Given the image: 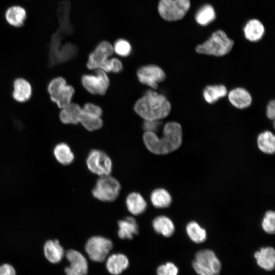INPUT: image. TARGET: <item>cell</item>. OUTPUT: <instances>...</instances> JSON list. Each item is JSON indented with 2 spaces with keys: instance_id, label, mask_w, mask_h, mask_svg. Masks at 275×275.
<instances>
[{
  "instance_id": "19",
  "label": "cell",
  "mask_w": 275,
  "mask_h": 275,
  "mask_svg": "<svg viewBox=\"0 0 275 275\" xmlns=\"http://www.w3.org/2000/svg\"><path fill=\"white\" fill-rule=\"evenodd\" d=\"M43 252L46 260L52 264L59 263L65 254L63 248L57 239L47 240L44 245Z\"/></svg>"
},
{
  "instance_id": "3",
  "label": "cell",
  "mask_w": 275,
  "mask_h": 275,
  "mask_svg": "<svg viewBox=\"0 0 275 275\" xmlns=\"http://www.w3.org/2000/svg\"><path fill=\"white\" fill-rule=\"evenodd\" d=\"M69 10L68 2L64 1L60 4L58 11L60 26L52 36L50 45V56L57 62L64 46L61 45V40L72 33L73 29L69 19Z\"/></svg>"
},
{
  "instance_id": "12",
  "label": "cell",
  "mask_w": 275,
  "mask_h": 275,
  "mask_svg": "<svg viewBox=\"0 0 275 275\" xmlns=\"http://www.w3.org/2000/svg\"><path fill=\"white\" fill-rule=\"evenodd\" d=\"M101 107L92 103H86L81 107L79 123L88 130L92 131L100 129L103 125L101 118Z\"/></svg>"
},
{
  "instance_id": "34",
  "label": "cell",
  "mask_w": 275,
  "mask_h": 275,
  "mask_svg": "<svg viewBox=\"0 0 275 275\" xmlns=\"http://www.w3.org/2000/svg\"><path fill=\"white\" fill-rule=\"evenodd\" d=\"M263 230L268 234H273L275 229V213L273 211H268L265 213L262 222Z\"/></svg>"
},
{
  "instance_id": "23",
  "label": "cell",
  "mask_w": 275,
  "mask_h": 275,
  "mask_svg": "<svg viewBox=\"0 0 275 275\" xmlns=\"http://www.w3.org/2000/svg\"><path fill=\"white\" fill-rule=\"evenodd\" d=\"M126 205L129 212L134 215L143 213L147 208V202L139 193L133 192L126 199Z\"/></svg>"
},
{
  "instance_id": "15",
  "label": "cell",
  "mask_w": 275,
  "mask_h": 275,
  "mask_svg": "<svg viewBox=\"0 0 275 275\" xmlns=\"http://www.w3.org/2000/svg\"><path fill=\"white\" fill-rule=\"evenodd\" d=\"M65 257L69 262V265L65 268L66 275H87L88 263L80 252L75 250H69L66 252Z\"/></svg>"
},
{
  "instance_id": "37",
  "label": "cell",
  "mask_w": 275,
  "mask_h": 275,
  "mask_svg": "<svg viewBox=\"0 0 275 275\" xmlns=\"http://www.w3.org/2000/svg\"><path fill=\"white\" fill-rule=\"evenodd\" d=\"M122 70L123 66L120 60L116 58L110 59L108 72L119 73Z\"/></svg>"
},
{
  "instance_id": "39",
  "label": "cell",
  "mask_w": 275,
  "mask_h": 275,
  "mask_svg": "<svg viewBox=\"0 0 275 275\" xmlns=\"http://www.w3.org/2000/svg\"><path fill=\"white\" fill-rule=\"evenodd\" d=\"M266 116L271 120H274L275 118V101H270L266 107Z\"/></svg>"
},
{
  "instance_id": "33",
  "label": "cell",
  "mask_w": 275,
  "mask_h": 275,
  "mask_svg": "<svg viewBox=\"0 0 275 275\" xmlns=\"http://www.w3.org/2000/svg\"><path fill=\"white\" fill-rule=\"evenodd\" d=\"M113 47L114 52L122 57L129 56L132 51V47L130 43L124 39L117 40Z\"/></svg>"
},
{
  "instance_id": "30",
  "label": "cell",
  "mask_w": 275,
  "mask_h": 275,
  "mask_svg": "<svg viewBox=\"0 0 275 275\" xmlns=\"http://www.w3.org/2000/svg\"><path fill=\"white\" fill-rule=\"evenodd\" d=\"M150 200L155 207L163 208L170 205L172 202V197L166 189L159 188L152 191L150 195Z\"/></svg>"
},
{
  "instance_id": "13",
  "label": "cell",
  "mask_w": 275,
  "mask_h": 275,
  "mask_svg": "<svg viewBox=\"0 0 275 275\" xmlns=\"http://www.w3.org/2000/svg\"><path fill=\"white\" fill-rule=\"evenodd\" d=\"M136 75L141 83L153 89H156L158 84L166 78L164 71L155 65H147L141 67L136 72Z\"/></svg>"
},
{
  "instance_id": "22",
  "label": "cell",
  "mask_w": 275,
  "mask_h": 275,
  "mask_svg": "<svg viewBox=\"0 0 275 275\" xmlns=\"http://www.w3.org/2000/svg\"><path fill=\"white\" fill-rule=\"evenodd\" d=\"M81 112V107L75 103H70L61 109L59 113V118L65 124H77L79 123Z\"/></svg>"
},
{
  "instance_id": "11",
  "label": "cell",
  "mask_w": 275,
  "mask_h": 275,
  "mask_svg": "<svg viewBox=\"0 0 275 275\" xmlns=\"http://www.w3.org/2000/svg\"><path fill=\"white\" fill-rule=\"evenodd\" d=\"M106 73L98 69L94 74L84 75L81 79L83 87L91 94L104 95L109 85V78Z\"/></svg>"
},
{
  "instance_id": "32",
  "label": "cell",
  "mask_w": 275,
  "mask_h": 275,
  "mask_svg": "<svg viewBox=\"0 0 275 275\" xmlns=\"http://www.w3.org/2000/svg\"><path fill=\"white\" fill-rule=\"evenodd\" d=\"M215 13L210 5H205L200 8L196 15V20L200 25H206L214 20Z\"/></svg>"
},
{
  "instance_id": "5",
  "label": "cell",
  "mask_w": 275,
  "mask_h": 275,
  "mask_svg": "<svg viewBox=\"0 0 275 275\" xmlns=\"http://www.w3.org/2000/svg\"><path fill=\"white\" fill-rule=\"evenodd\" d=\"M191 265L198 275H219L222 269L219 259L215 253L210 249L197 252Z\"/></svg>"
},
{
  "instance_id": "25",
  "label": "cell",
  "mask_w": 275,
  "mask_h": 275,
  "mask_svg": "<svg viewBox=\"0 0 275 275\" xmlns=\"http://www.w3.org/2000/svg\"><path fill=\"white\" fill-rule=\"evenodd\" d=\"M152 227L156 233L167 237L171 236L175 231L173 222L164 215L156 217L153 220Z\"/></svg>"
},
{
  "instance_id": "18",
  "label": "cell",
  "mask_w": 275,
  "mask_h": 275,
  "mask_svg": "<svg viewBox=\"0 0 275 275\" xmlns=\"http://www.w3.org/2000/svg\"><path fill=\"white\" fill-rule=\"evenodd\" d=\"M231 104L238 109H244L250 106L252 102L250 93L244 88L238 87L232 89L228 94Z\"/></svg>"
},
{
  "instance_id": "10",
  "label": "cell",
  "mask_w": 275,
  "mask_h": 275,
  "mask_svg": "<svg viewBox=\"0 0 275 275\" xmlns=\"http://www.w3.org/2000/svg\"><path fill=\"white\" fill-rule=\"evenodd\" d=\"M88 169L99 176L109 175L112 171L111 159L104 152L97 149L91 150L87 158Z\"/></svg>"
},
{
  "instance_id": "8",
  "label": "cell",
  "mask_w": 275,
  "mask_h": 275,
  "mask_svg": "<svg viewBox=\"0 0 275 275\" xmlns=\"http://www.w3.org/2000/svg\"><path fill=\"white\" fill-rule=\"evenodd\" d=\"M189 0H160L158 11L162 19L169 21L182 19L190 8Z\"/></svg>"
},
{
  "instance_id": "2",
  "label": "cell",
  "mask_w": 275,
  "mask_h": 275,
  "mask_svg": "<svg viewBox=\"0 0 275 275\" xmlns=\"http://www.w3.org/2000/svg\"><path fill=\"white\" fill-rule=\"evenodd\" d=\"M134 110L145 120H160L169 115L171 104L164 95L148 90L136 101Z\"/></svg>"
},
{
  "instance_id": "17",
  "label": "cell",
  "mask_w": 275,
  "mask_h": 275,
  "mask_svg": "<svg viewBox=\"0 0 275 275\" xmlns=\"http://www.w3.org/2000/svg\"><path fill=\"white\" fill-rule=\"evenodd\" d=\"M12 97L17 102L22 103L28 101L32 94V87L26 79L17 78L13 82Z\"/></svg>"
},
{
  "instance_id": "7",
  "label": "cell",
  "mask_w": 275,
  "mask_h": 275,
  "mask_svg": "<svg viewBox=\"0 0 275 275\" xmlns=\"http://www.w3.org/2000/svg\"><path fill=\"white\" fill-rule=\"evenodd\" d=\"M121 190L119 182L109 175L100 176L92 189L93 196L103 202H112L118 197Z\"/></svg>"
},
{
  "instance_id": "14",
  "label": "cell",
  "mask_w": 275,
  "mask_h": 275,
  "mask_svg": "<svg viewBox=\"0 0 275 275\" xmlns=\"http://www.w3.org/2000/svg\"><path fill=\"white\" fill-rule=\"evenodd\" d=\"M113 53V45L109 42H100L89 54L87 67L90 70L101 69Z\"/></svg>"
},
{
  "instance_id": "1",
  "label": "cell",
  "mask_w": 275,
  "mask_h": 275,
  "mask_svg": "<svg viewBox=\"0 0 275 275\" xmlns=\"http://www.w3.org/2000/svg\"><path fill=\"white\" fill-rule=\"evenodd\" d=\"M143 139L146 148L151 152L158 155L168 154L181 145L182 127L178 122H168L163 127L161 137H158L155 132L145 131Z\"/></svg>"
},
{
  "instance_id": "38",
  "label": "cell",
  "mask_w": 275,
  "mask_h": 275,
  "mask_svg": "<svg viewBox=\"0 0 275 275\" xmlns=\"http://www.w3.org/2000/svg\"><path fill=\"white\" fill-rule=\"evenodd\" d=\"M0 275H16V271L11 264L4 263L0 265Z\"/></svg>"
},
{
  "instance_id": "9",
  "label": "cell",
  "mask_w": 275,
  "mask_h": 275,
  "mask_svg": "<svg viewBox=\"0 0 275 275\" xmlns=\"http://www.w3.org/2000/svg\"><path fill=\"white\" fill-rule=\"evenodd\" d=\"M112 241L101 236L90 237L85 244V251L90 259L95 262L104 261L113 248Z\"/></svg>"
},
{
  "instance_id": "16",
  "label": "cell",
  "mask_w": 275,
  "mask_h": 275,
  "mask_svg": "<svg viewBox=\"0 0 275 275\" xmlns=\"http://www.w3.org/2000/svg\"><path fill=\"white\" fill-rule=\"evenodd\" d=\"M257 264L261 268L268 271L274 268L275 251L271 246L261 248L254 253Z\"/></svg>"
},
{
  "instance_id": "24",
  "label": "cell",
  "mask_w": 275,
  "mask_h": 275,
  "mask_svg": "<svg viewBox=\"0 0 275 275\" xmlns=\"http://www.w3.org/2000/svg\"><path fill=\"white\" fill-rule=\"evenodd\" d=\"M5 17L10 25L19 28L24 23L26 18V12L24 8L20 6H13L7 9Z\"/></svg>"
},
{
  "instance_id": "6",
  "label": "cell",
  "mask_w": 275,
  "mask_h": 275,
  "mask_svg": "<svg viewBox=\"0 0 275 275\" xmlns=\"http://www.w3.org/2000/svg\"><path fill=\"white\" fill-rule=\"evenodd\" d=\"M47 92L51 100L62 109L71 103L75 90L72 86L67 84L64 77L59 76L49 82Z\"/></svg>"
},
{
  "instance_id": "20",
  "label": "cell",
  "mask_w": 275,
  "mask_h": 275,
  "mask_svg": "<svg viewBox=\"0 0 275 275\" xmlns=\"http://www.w3.org/2000/svg\"><path fill=\"white\" fill-rule=\"evenodd\" d=\"M129 266L127 257L123 254H114L109 256L106 262L107 271L112 274L119 275Z\"/></svg>"
},
{
  "instance_id": "21",
  "label": "cell",
  "mask_w": 275,
  "mask_h": 275,
  "mask_svg": "<svg viewBox=\"0 0 275 275\" xmlns=\"http://www.w3.org/2000/svg\"><path fill=\"white\" fill-rule=\"evenodd\" d=\"M118 235L122 239H131L139 232V226L134 218L128 216L118 222Z\"/></svg>"
},
{
  "instance_id": "36",
  "label": "cell",
  "mask_w": 275,
  "mask_h": 275,
  "mask_svg": "<svg viewBox=\"0 0 275 275\" xmlns=\"http://www.w3.org/2000/svg\"><path fill=\"white\" fill-rule=\"evenodd\" d=\"M162 126L160 120H144L142 127L145 131L156 133Z\"/></svg>"
},
{
  "instance_id": "28",
  "label": "cell",
  "mask_w": 275,
  "mask_h": 275,
  "mask_svg": "<svg viewBox=\"0 0 275 275\" xmlns=\"http://www.w3.org/2000/svg\"><path fill=\"white\" fill-rule=\"evenodd\" d=\"M53 154L57 160L63 165L71 163L74 159L70 147L65 143H59L54 147Z\"/></svg>"
},
{
  "instance_id": "26",
  "label": "cell",
  "mask_w": 275,
  "mask_h": 275,
  "mask_svg": "<svg viewBox=\"0 0 275 275\" xmlns=\"http://www.w3.org/2000/svg\"><path fill=\"white\" fill-rule=\"evenodd\" d=\"M245 37L252 42L260 40L264 32L262 23L257 19H252L248 22L243 29Z\"/></svg>"
},
{
  "instance_id": "29",
  "label": "cell",
  "mask_w": 275,
  "mask_h": 275,
  "mask_svg": "<svg viewBox=\"0 0 275 275\" xmlns=\"http://www.w3.org/2000/svg\"><path fill=\"white\" fill-rule=\"evenodd\" d=\"M259 149L264 153L271 154L275 151V136L270 131L260 133L257 138Z\"/></svg>"
},
{
  "instance_id": "31",
  "label": "cell",
  "mask_w": 275,
  "mask_h": 275,
  "mask_svg": "<svg viewBox=\"0 0 275 275\" xmlns=\"http://www.w3.org/2000/svg\"><path fill=\"white\" fill-rule=\"evenodd\" d=\"M186 231L189 238L196 243H201L207 238L206 230L195 222H190L186 226Z\"/></svg>"
},
{
  "instance_id": "27",
  "label": "cell",
  "mask_w": 275,
  "mask_h": 275,
  "mask_svg": "<svg viewBox=\"0 0 275 275\" xmlns=\"http://www.w3.org/2000/svg\"><path fill=\"white\" fill-rule=\"evenodd\" d=\"M227 93V88L223 85H208L203 90V96L207 103L213 104L226 96Z\"/></svg>"
},
{
  "instance_id": "4",
  "label": "cell",
  "mask_w": 275,
  "mask_h": 275,
  "mask_svg": "<svg viewBox=\"0 0 275 275\" xmlns=\"http://www.w3.org/2000/svg\"><path fill=\"white\" fill-rule=\"evenodd\" d=\"M233 45V40L224 31L218 30L204 43L198 45L196 51L200 54L222 57L228 53Z\"/></svg>"
},
{
  "instance_id": "35",
  "label": "cell",
  "mask_w": 275,
  "mask_h": 275,
  "mask_svg": "<svg viewBox=\"0 0 275 275\" xmlns=\"http://www.w3.org/2000/svg\"><path fill=\"white\" fill-rule=\"evenodd\" d=\"M179 269L173 262L161 264L157 269V275H178Z\"/></svg>"
}]
</instances>
